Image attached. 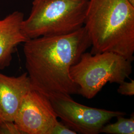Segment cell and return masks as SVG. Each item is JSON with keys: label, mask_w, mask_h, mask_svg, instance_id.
Returning a JSON list of instances; mask_svg holds the SVG:
<instances>
[{"label": "cell", "mask_w": 134, "mask_h": 134, "mask_svg": "<svg viewBox=\"0 0 134 134\" xmlns=\"http://www.w3.org/2000/svg\"><path fill=\"white\" fill-rule=\"evenodd\" d=\"M88 0H34L22 30L29 39L71 34L84 25Z\"/></svg>", "instance_id": "3957f363"}, {"label": "cell", "mask_w": 134, "mask_h": 134, "mask_svg": "<svg viewBox=\"0 0 134 134\" xmlns=\"http://www.w3.org/2000/svg\"><path fill=\"white\" fill-rule=\"evenodd\" d=\"M117 91L122 95L126 96H133L134 95V81L131 80L130 82L125 81L119 84Z\"/></svg>", "instance_id": "8fae6325"}, {"label": "cell", "mask_w": 134, "mask_h": 134, "mask_svg": "<svg viewBox=\"0 0 134 134\" xmlns=\"http://www.w3.org/2000/svg\"><path fill=\"white\" fill-rule=\"evenodd\" d=\"M0 134H22L13 121H0Z\"/></svg>", "instance_id": "30bf717a"}, {"label": "cell", "mask_w": 134, "mask_h": 134, "mask_svg": "<svg viewBox=\"0 0 134 134\" xmlns=\"http://www.w3.org/2000/svg\"><path fill=\"white\" fill-rule=\"evenodd\" d=\"M32 89L27 72L18 77L0 72V121L14 122L24 96Z\"/></svg>", "instance_id": "52a82bcc"}, {"label": "cell", "mask_w": 134, "mask_h": 134, "mask_svg": "<svg viewBox=\"0 0 134 134\" xmlns=\"http://www.w3.org/2000/svg\"><path fill=\"white\" fill-rule=\"evenodd\" d=\"M91 46L84 26L71 34L27 40L23 51L33 89L48 98L79 94L70 69Z\"/></svg>", "instance_id": "6da1fadb"}, {"label": "cell", "mask_w": 134, "mask_h": 134, "mask_svg": "<svg viewBox=\"0 0 134 134\" xmlns=\"http://www.w3.org/2000/svg\"><path fill=\"white\" fill-rule=\"evenodd\" d=\"M58 118L77 133L97 134L110 120L125 116L121 111L105 110L82 105L71 97L55 96L49 98Z\"/></svg>", "instance_id": "5b68a950"}, {"label": "cell", "mask_w": 134, "mask_h": 134, "mask_svg": "<svg viewBox=\"0 0 134 134\" xmlns=\"http://www.w3.org/2000/svg\"><path fill=\"white\" fill-rule=\"evenodd\" d=\"M124 116L117 117V121L112 124H106L101 129L100 133L108 134H134V113L130 118Z\"/></svg>", "instance_id": "9c48e42d"}, {"label": "cell", "mask_w": 134, "mask_h": 134, "mask_svg": "<svg viewBox=\"0 0 134 134\" xmlns=\"http://www.w3.org/2000/svg\"><path fill=\"white\" fill-rule=\"evenodd\" d=\"M130 2V3L132 5L134 6V0H128Z\"/></svg>", "instance_id": "4fadbf2b"}, {"label": "cell", "mask_w": 134, "mask_h": 134, "mask_svg": "<svg viewBox=\"0 0 134 134\" xmlns=\"http://www.w3.org/2000/svg\"><path fill=\"white\" fill-rule=\"evenodd\" d=\"M132 72V62L118 54L85 52L71 67L70 74L79 86V94L91 99L107 82L120 84Z\"/></svg>", "instance_id": "277c9868"}, {"label": "cell", "mask_w": 134, "mask_h": 134, "mask_svg": "<svg viewBox=\"0 0 134 134\" xmlns=\"http://www.w3.org/2000/svg\"><path fill=\"white\" fill-rule=\"evenodd\" d=\"M57 118L48 97L32 89L24 96L14 122L22 134H50Z\"/></svg>", "instance_id": "8992f818"}, {"label": "cell", "mask_w": 134, "mask_h": 134, "mask_svg": "<svg viewBox=\"0 0 134 134\" xmlns=\"http://www.w3.org/2000/svg\"><path fill=\"white\" fill-rule=\"evenodd\" d=\"M24 14L14 11L0 19V70L9 67L17 46L29 39L22 30Z\"/></svg>", "instance_id": "ba28073f"}, {"label": "cell", "mask_w": 134, "mask_h": 134, "mask_svg": "<svg viewBox=\"0 0 134 134\" xmlns=\"http://www.w3.org/2000/svg\"><path fill=\"white\" fill-rule=\"evenodd\" d=\"M76 132L70 129L66 125L59 121L54 126L50 134H76Z\"/></svg>", "instance_id": "7c38bea8"}, {"label": "cell", "mask_w": 134, "mask_h": 134, "mask_svg": "<svg viewBox=\"0 0 134 134\" xmlns=\"http://www.w3.org/2000/svg\"><path fill=\"white\" fill-rule=\"evenodd\" d=\"M83 26L91 54L112 52L134 60V6L128 0H88Z\"/></svg>", "instance_id": "7a4b0ae2"}]
</instances>
